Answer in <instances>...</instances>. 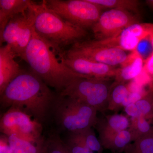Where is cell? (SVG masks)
Masks as SVG:
<instances>
[{"label": "cell", "instance_id": "6da1fadb", "mask_svg": "<svg viewBox=\"0 0 153 153\" xmlns=\"http://www.w3.org/2000/svg\"><path fill=\"white\" fill-rule=\"evenodd\" d=\"M56 94L32 71H22L1 95L2 107L18 108L43 124L51 117Z\"/></svg>", "mask_w": 153, "mask_h": 153}, {"label": "cell", "instance_id": "7a4b0ae2", "mask_svg": "<svg viewBox=\"0 0 153 153\" xmlns=\"http://www.w3.org/2000/svg\"><path fill=\"white\" fill-rule=\"evenodd\" d=\"M55 52L33 31L23 60L49 87L60 93L76 78H88L76 73L58 59Z\"/></svg>", "mask_w": 153, "mask_h": 153}, {"label": "cell", "instance_id": "3957f363", "mask_svg": "<svg viewBox=\"0 0 153 153\" xmlns=\"http://www.w3.org/2000/svg\"><path fill=\"white\" fill-rule=\"evenodd\" d=\"M35 13L34 28L55 52H64L66 47L82 41L88 36L87 30L63 19L46 7L42 2H33Z\"/></svg>", "mask_w": 153, "mask_h": 153}, {"label": "cell", "instance_id": "277c9868", "mask_svg": "<svg viewBox=\"0 0 153 153\" xmlns=\"http://www.w3.org/2000/svg\"><path fill=\"white\" fill-rule=\"evenodd\" d=\"M94 108L67 96L56 94L51 117L59 129L68 134L94 127L98 120Z\"/></svg>", "mask_w": 153, "mask_h": 153}, {"label": "cell", "instance_id": "5b68a950", "mask_svg": "<svg viewBox=\"0 0 153 153\" xmlns=\"http://www.w3.org/2000/svg\"><path fill=\"white\" fill-rule=\"evenodd\" d=\"M109 79L75 78L58 94L75 99L103 112L107 110L111 84Z\"/></svg>", "mask_w": 153, "mask_h": 153}, {"label": "cell", "instance_id": "8992f818", "mask_svg": "<svg viewBox=\"0 0 153 153\" xmlns=\"http://www.w3.org/2000/svg\"><path fill=\"white\" fill-rule=\"evenodd\" d=\"M49 10L67 22L87 30L91 29L102 14V8L89 0H45Z\"/></svg>", "mask_w": 153, "mask_h": 153}, {"label": "cell", "instance_id": "52a82bcc", "mask_svg": "<svg viewBox=\"0 0 153 153\" xmlns=\"http://www.w3.org/2000/svg\"><path fill=\"white\" fill-rule=\"evenodd\" d=\"M33 3L25 13L11 19L0 33L1 44L6 43L16 57L22 60L34 31L35 16Z\"/></svg>", "mask_w": 153, "mask_h": 153}, {"label": "cell", "instance_id": "ba28073f", "mask_svg": "<svg viewBox=\"0 0 153 153\" xmlns=\"http://www.w3.org/2000/svg\"><path fill=\"white\" fill-rule=\"evenodd\" d=\"M1 133L7 137L16 136L38 145L44 140L41 137L43 125L18 108L11 107L0 120Z\"/></svg>", "mask_w": 153, "mask_h": 153}, {"label": "cell", "instance_id": "9c48e42d", "mask_svg": "<svg viewBox=\"0 0 153 153\" xmlns=\"http://www.w3.org/2000/svg\"><path fill=\"white\" fill-rule=\"evenodd\" d=\"M136 14L119 9H110L102 13L91 28L95 40L115 37L131 25L139 23Z\"/></svg>", "mask_w": 153, "mask_h": 153}, {"label": "cell", "instance_id": "30bf717a", "mask_svg": "<svg viewBox=\"0 0 153 153\" xmlns=\"http://www.w3.org/2000/svg\"><path fill=\"white\" fill-rule=\"evenodd\" d=\"M62 52L113 67L121 65L129 54L121 49L94 45L90 41L78 42Z\"/></svg>", "mask_w": 153, "mask_h": 153}, {"label": "cell", "instance_id": "8fae6325", "mask_svg": "<svg viewBox=\"0 0 153 153\" xmlns=\"http://www.w3.org/2000/svg\"><path fill=\"white\" fill-rule=\"evenodd\" d=\"M149 36H153V23L139 22L128 27L115 37L90 42L96 46L132 52L136 49L140 41Z\"/></svg>", "mask_w": 153, "mask_h": 153}, {"label": "cell", "instance_id": "7c38bea8", "mask_svg": "<svg viewBox=\"0 0 153 153\" xmlns=\"http://www.w3.org/2000/svg\"><path fill=\"white\" fill-rule=\"evenodd\" d=\"M60 60L67 67L76 73L90 78L110 79L114 77L117 68L115 67L97 63L82 57L59 54Z\"/></svg>", "mask_w": 153, "mask_h": 153}, {"label": "cell", "instance_id": "4fadbf2b", "mask_svg": "<svg viewBox=\"0 0 153 153\" xmlns=\"http://www.w3.org/2000/svg\"><path fill=\"white\" fill-rule=\"evenodd\" d=\"M16 55L6 44L0 48V95L9 83L23 70L15 60Z\"/></svg>", "mask_w": 153, "mask_h": 153}, {"label": "cell", "instance_id": "5bb4252c", "mask_svg": "<svg viewBox=\"0 0 153 153\" xmlns=\"http://www.w3.org/2000/svg\"><path fill=\"white\" fill-rule=\"evenodd\" d=\"M128 116L114 114L98 118L95 126L99 134V139H103L114 134L128 129L130 126Z\"/></svg>", "mask_w": 153, "mask_h": 153}, {"label": "cell", "instance_id": "9a60e30c", "mask_svg": "<svg viewBox=\"0 0 153 153\" xmlns=\"http://www.w3.org/2000/svg\"><path fill=\"white\" fill-rule=\"evenodd\" d=\"M144 63V61L135 50L131 52L120 68H117L114 77L115 81L126 83L136 79L142 73Z\"/></svg>", "mask_w": 153, "mask_h": 153}, {"label": "cell", "instance_id": "2e32d148", "mask_svg": "<svg viewBox=\"0 0 153 153\" xmlns=\"http://www.w3.org/2000/svg\"><path fill=\"white\" fill-rule=\"evenodd\" d=\"M32 2L29 0H0V33L11 19L25 13Z\"/></svg>", "mask_w": 153, "mask_h": 153}, {"label": "cell", "instance_id": "e0dca14e", "mask_svg": "<svg viewBox=\"0 0 153 153\" xmlns=\"http://www.w3.org/2000/svg\"><path fill=\"white\" fill-rule=\"evenodd\" d=\"M100 141L103 149L119 153L123 152L126 148L133 142V140L131 133L128 129Z\"/></svg>", "mask_w": 153, "mask_h": 153}, {"label": "cell", "instance_id": "ac0fdd59", "mask_svg": "<svg viewBox=\"0 0 153 153\" xmlns=\"http://www.w3.org/2000/svg\"><path fill=\"white\" fill-rule=\"evenodd\" d=\"M130 93L128 84L115 81L111 83L108 95L107 110L117 111L122 107L124 102Z\"/></svg>", "mask_w": 153, "mask_h": 153}, {"label": "cell", "instance_id": "d6986e66", "mask_svg": "<svg viewBox=\"0 0 153 153\" xmlns=\"http://www.w3.org/2000/svg\"><path fill=\"white\" fill-rule=\"evenodd\" d=\"M68 137L78 142L96 153H102L103 148L92 128L68 134Z\"/></svg>", "mask_w": 153, "mask_h": 153}, {"label": "cell", "instance_id": "ffe728a7", "mask_svg": "<svg viewBox=\"0 0 153 153\" xmlns=\"http://www.w3.org/2000/svg\"><path fill=\"white\" fill-rule=\"evenodd\" d=\"M102 9H119L135 14L139 12L140 2L136 0H89Z\"/></svg>", "mask_w": 153, "mask_h": 153}, {"label": "cell", "instance_id": "44dd1931", "mask_svg": "<svg viewBox=\"0 0 153 153\" xmlns=\"http://www.w3.org/2000/svg\"><path fill=\"white\" fill-rule=\"evenodd\" d=\"M124 153H153V129L134 141L126 148Z\"/></svg>", "mask_w": 153, "mask_h": 153}, {"label": "cell", "instance_id": "7402d4cb", "mask_svg": "<svg viewBox=\"0 0 153 153\" xmlns=\"http://www.w3.org/2000/svg\"><path fill=\"white\" fill-rule=\"evenodd\" d=\"M129 130L134 141L152 131L153 129V123L146 119L142 116L130 119Z\"/></svg>", "mask_w": 153, "mask_h": 153}, {"label": "cell", "instance_id": "603a6c76", "mask_svg": "<svg viewBox=\"0 0 153 153\" xmlns=\"http://www.w3.org/2000/svg\"><path fill=\"white\" fill-rule=\"evenodd\" d=\"M141 116L153 123V89H151L135 103Z\"/></svg>", "mask_w": 153, "mask_h": 153}, {"label": "cell", "instance_id": "cb8c5ba5", "mask_svg": "<svg viewBox=\"0 0 153 153\" xmlns=\"http://www.w3.org/2000/svg\"><path fill=\"white\" fill-rule=\"evenodd\" d=\"M44 153H71L66 145L58 134H53L44 143Z\"/></svg>", "mask_w": 153, "mask_h": 153}, {"label": "cell", "instance_id": "d4e9b609", "mask_svg": "<svg viewBox=\"0 0 153 153\" xmlns=\"http://www.w3.org/2000/svg\"><path fill=\"white\" fill-rule=\"evenodd\" d=\"M153 36L146 37L140 41L135 50L144 61L153 54Z\"/></svg>", "mask_w": 153, "mask_h": 153}, {"label": "cell", "instance_id": "484cf974", "mask_svg": "<svg viewBox=\"0 0 153 153\" xmlns=\"http://www.w3.org/2000/svg\"><path fill=\"white\" fill-rule=\"evenodd\" d=\"M65 143L71 153H96L70 138L68 137Z\"/></svg>", "mask_w": 153, "mask_h": 153}, {"label": "cell", "instance_id": "4316f807", "mask_svg": "<svg viewBox=\"0 0 153 153\" xmlns=\"http://www.w3.org/2000/svg\"><path fill=\"white\" fill-rule=\"evenodd\" d=\"M7 137L8 144L13 153H25L19 144V137L14 135L10 136Z\"/></svg>", "mask_w": 153, "mask_h": 153}, {"label": "cell", "instance_id": "83f0119b", "mask_svg": "<svg viewBox=\"0 0 153 153\" xmlns=\"http://www.w3.org/2000/svg\"><path fill=\"white\" fill-rule=\"evenodd\" d=\"M143 71L150 79L153 86V54L145 60Z\"/></svg>", "mask_w": 153, "mask_h": 153}, {"label": "cell", "instance_id": "f1b7e54d", "mask_svg": "<svg viewBox=\"0 0 153 153\" xmlns=\"http://www.w3.org/2000/svg\"><path fill=\"white\" fill-rule=\"evenodd\" d=\"M124 108L125 112L131 118L138 117L141 116L139 110L135 103H131Z\"/></svg>", "mask_w": 153, "mask_h": 153}, {"label": "cell", "instance_id": "f546056e", "mask_svg": "<svg viewBox=\"0 0 153 153\" xmlns=\"http://www.w3.org/2000/svg\"><path fill=\"white\" fill-rule=\"evenodd\" d=\"M7 141L1 139V153H13L9 144H7Z\"/></svg>", "mask_w": 153, "mask_h": 153}, {"label": "cell", "instance_id": "4dcf8cb0", "mask_svg": "<svg viewBox=\"0 0 153 153\" xmlns=\"http://www.w3.org/2000/svg\"><path fill=\"white\" fill-rule=\"evenodd\" d=\"M147 5L151 9L153 10V0H148L146 1Z\"/></svg>", "mask_w": 153, "mask_h": 153}, {"label": "cell", "instance_id": "1f68e13d", "mask_svg": "<svg viewBox=\"0 0 153 153\" xmlns=\"http://www.w3.org/2000/svg\"></svg>", "mask_w": 153, "mask_h": 153}]
</instances>
